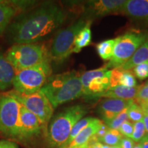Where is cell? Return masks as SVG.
Segmentation results:
<instances>
[{
    "mask_svg": "<svg viewBox=\"0 0 148 148\" xmlns=\"http://www.w3.org/2000/svg\"><path fill=\"white\" fill-rule=\"evenodd\" d=\"M66 16L56 3H42L14 18L7 29L9 39L14 44L38 43L58 29Z\"/></svg>",
    "mask_w": 148,
    "mask_h": 148,
    "instance_id": "obj_1",
    "label": "cell"
},
{
    "mask_svg": "<svg viewBox=\"0 0 148 148\" xmlns=\"http://www.w3.org/2000/svg\"><path fill=\"white\" fill-rule=\"evenodd\" d=\"M40 91L56 108L83 95L81 75L75 71L51 75Z\"/></svg>",
    "mask_w": 148,
    "mask_h": 148,
    "instance_id": "obj_2",
    "label": "cell"
},
{
    "mask_svg": "<svg viewBox=\"0 0 148 148\" xmlns=\"http://www.w3.org/2000/svg\"><path fill=\"white\" fill-rule=\"evenodd\" d=\"M86 107L76 104L64 109L49 122L46 139L51 148H66L74 125L87 113Z\"/></svg>",
    "mask_w": 148,
    "mask_h": 148,
    "instance_id": "obj_3",
    "label": "cell"
},
{
    "mask_svg": "<svg viewBox=\"0 0 148 148\" xmlns=\"http://www.w3.org/2000/svg\"><path fill=\"white\" fill-rule=\"evenodd\" d=\"M4 56L15 71L51 60L49 50L45 45L40 42L14 44L6 51Z\"/></svg>",
    "mask_w": 148,
    "mask_h": 148,
    "instance_id": "obj_4",
    "label": "cell"
},
{
    "mask_svg": "<svg viewBox=\"0 0 148 148\" xmlns=\"http://www.w3.org/2000/svg\"><path fill=\"white\" fill-rule=\"evenodd\" d=\"M51 60L16 71L12 82L14 91L21 95H31L41 90L51 76Z\"/></svg>",
    "mask_w": 148,
    "mask_h": 148,
    "instance_id": "obj_5",
    "label": "cell"
},
{
    "mask_svg": "<svg viewBox=\"0 0 148 148\" xmlns=\"http://www.w3.org/2000/svg\"><path fill=\"white\" fill-rule=\"evenodd\" d=\"M21 103L12 91L0 93V132L18 138Z\"/></svg>",
    "mask_w": 148,
    "mask_h": 148,
    "instance_id": "obj_6",
    "label": "cell"
},
{
    "mask_svg": "<svg viewBox=\"0 0 148 148\" xmlns=\"http://www.w3.org/2000/svg\"><path fill=\"white\" fill-rule=\"evenodd\" d=\"M88 19L79 18L66 28L60 29L53 37L49 49L51 60L62 63L73 53L77 34L87 23Z\"/></svg>",
    "mask_w": 148,
    "mask_h": 148,
    "instance_id": "obj_7",
    "label": "cell"
},
{
    "mask_svg": "<svg viewBox=\"0 0 148 148\" xmlns=\"http://www.w3.org/2000/svg\"><path fill=\"white\" fill-rule=\"evenodd\" d=\"M147 39V34L138 32H127L116 38L112 58L106 64L108 69L123 65Z\"/></svg>",
    "mask_w": 148,
    "mask_h": 148,
    "instance_id": "obj_8",
    "label": "cell"
},
{
    "mask_svg": "<svg viewBox=\"0 0 148 148\" xmlns=\"http://www.w3.org/2000/svg\"><path fill=\"white\" fill-rule=\"evenodd\" d=\"M110 74L111 70L106 65L83 73L81 75L83 95L91 99L100 97L110 88Z\"/></svg>",
    "mask_w": 148,
    "mask_h": 148,
    "instance_id": "obj_9",
    "label": "cell"
},
{
    "mask_svg": "<svg viewBox=\"0 0 148 148\" xmlns=\"http://www.w3.org/2000/svg\"><path fill=\"white\" fill-rule=\"evenodd\" d=\"M12 92L22 106L36 115L45 126L49 123L53 116L54 108L40 90L27 95L18 94L14 90Z\"/></svg>",
    "mask_w": 148,
    "mask_h": 148,
    "instance_id": "obj_10",
    "label": "cell"
},
{
    "mask_svg": "<svg viewBox=\"0 0 148 148\" xmlns=\"http://www.w3.org/2000/svg\"><path fill=\"white\" fill-rule=\"evenodd\" d=\"M125 0H93L88 1L84 5V12L88 20L108 14L122 12Z\"/></svg>",
    "mask_w": 148,
    "mask_h": 148,
    "instance_id": "obj_11",
    "label": "cell"
},
{
    "mask_svg": "<svg viewBox=\"0 0 148 148\" xmlns=\"http://www.w3.org/2000/svg\"><path fill=\"white\" fill-rule=\"evenodd\" d=\"M45 125L36 115L23 106L20 113V134L18 139L27 140L38 135Z\"/></svg>",
    "mask_w": 148,
    "mask_h": 148,
    "instance_id": "obj_12",
    "label": "cell"
},
{
    "mask_svg": "<svg viewBox=\"0 0 148 148\" xmlns=\"http://www.w3.org/2000/svg\"><path fill=\"white\" fill-rule=\"evenodd\" d=\"M134 101V99L108 98L101 101L98 107V111L105 122H106L114 119Z\"/></svg>",
    "mask_w": 148,
    "mask_h": 148,
    "instance_id": "obj_13",
    "label": "cell"
},
{
    "mask_svg": "<svg viewBox=\"0 0 148 148\" xmlns=\"http://www.w3.org/2000/svg\"><path fill=\"white\" fill-rule=\"evenodd\" d=\"M122 12L135 21L148 23V0L126 1Z\"/></svg>",
    "mask_w": 148,
    "mask_h": 148,
    "instance_id": "obj_14",
    "label": "cell"
},
{
    "mask_svg": "<svg viewBox=\"0 0 148 148\" xmlns=\"http://www.w3.org/2000/svg\"><path fill=\"white\" fill-rule=\"evenodd\" d=\"M23 1L19 3L6 2L0 1V35L2 34L8 27L13 18L16 16L17 11L21 9Z\"/></svg>",
    "mask_w": 148,
    "mask_h": 148,
    "instance_id": "obj_15",
    "label": "cell"
},
{
    "mask_svg": "<svg viewBox=\"0 0 148 148\" xmlns=\"http://www.w3.org/2000/svg\"><path fill=\"white\" fill-rule=\"evenodd\" d=\"M16 71L13 66L0 50V93L5 92L12 86Z\"/></svg>",
    "mask_w": 148,
    "mask_h": 148,
    "instance_id": "obj_16",
    "label": "cell"
},
{
    "mask_svg": "<svg viewBox=\"0 0 148 148\" xmlns=\"http://www.w3.org/2000/svg\"><path fill=\"white\" fill-rule=\"evenodd\" d=\"M102 123V121L95 118L89 125L79 133L66 148H77L87 143L88 140L96 134Z\"/></svg>",
    "mask_w": 148,
    "mask_h": 148,
    "instance_id": "obj_17",
    "label": "cell"
},
{
    "mask_svg": "<svg viewBox=\"0 0 148 148\" xmlns=\"http://www.w3.org/2000/svg\"><path fill=\"white\" fill-rule=\"evenodd\" d=\"M140 86L135 87H125L123 86H116L115 87L108 88L106 91L101 95L100 97L113 99H134L137 95Z\"/></svg>",
    "mask_w": 148,
    "mask_h": 148,
    "instance_id": "obj_18",
    "label": "cell"
},
{
    "mask_svg": "<svg viewBox=\"0 0 148 148\" xmlns=\"http://www.w3.org/2000/svg\"><path fill=\"white\" fill-rule=\"evenodd\" d=\"M148 62V39L138 47L135 53L123 65L119 68L124 71H130L138 64Z\"/></svg>",
    "mask_w": 148,
    "mask_h": 148,
    "instance_id": "obj_19",
    "label": "cell"
},
{
    "mask_svg": "<svg viewBox=\"0 0 148 148\" xmlns=\"http://www.w3.org/2000/svg\"><path fill=\"white\" fill-rule=\"evenodd\" d=\"M92 20H88L84 27L79 31L74 41L73 53H79L83 48L87 47L91 42V30L90 25Z\"/></svg>",
    "mask_w": 148,
    "mask_h": 148,
    "instance_id": "obj_20",
    "label": "cell"
},
{
    "mask_svg": "<svg viewBox=\"0 0 148 148\" xmlns=\"http://www.w3.org/2000/svg\"><path fill=\"white\" fill-rule=\"evenodd\" d=\"M114 44H115V38L103 40L97 44L96 49L98 55L102 60H108L112 58Z\"/></svg>",
    "mask_w": 148,
    "mask_h": 148,
    "instance_id": "obj_21",
    "label": "cell"
},
{
    "mask_svg": "<svg viewBox=\"0 0 148 148\" xmlns=\"http://www.w3.org/2000/svg\"><path fill=\"white\" fill-rule=\"evenodd\" d=\"M123 138V135L121 134L119 130L109 128L105 136L99 140V142L101 141L106 145L113 147L119 145Z\"/></svg>",
    "mask_w": 148,
    "mask_h": 148,
    "instance_id": "obj_22",
    "label": "cell"
},
{
    "mask_svg": "<svg viewBox=\"0 0 148 148\" xmlns=\"http://www.w3.org/2000/svg\"><path fill=\"white\" fill-rule=\"evenodd\" d=\"M94 119H95V118L91 117V116H87V117L81 119L79 121H78L76 123H75V125H74L73 129H72L71 134H70L69 140H68L67 146L69 145V143H71L74 138L76 137L79 133L83 129H84L87 125L90 124V122H91ZM67 146H66V147H67Z\"/></svg>",
    "mask_w": 148,
    "mask_h": 148,
    "instance_id": "obj_23",
    "label": "cell"
},
{
    "mask_svg": "<svg viewBox=\"0 0 148 148\" xmlns=\"http://www.w3.org/2000/svg\"><path fill=\"white\" fill-rule=\"evenodd\" d=\"M144 111L143 110L141 107L137 103L134 101L132 104H130L127 108V115H128V119L131 121L136 122L143 121L144 116Z\"/></svg>",
    "mask_w": 148,
    "mask_h": 148,
    "instance_id": "obj_24",
    "label": "cell"
},
{
    "mask_svg": "<svg viewBox=\"0 0 148 148\" xmlns=\"http://www.w3.org/2000/svg\"><path fill=\"white\" fill-rule=\"evenodd\" d=\"M128 108V107H127ZM127 108L123 110L121 113H119L117 116H115L114 119L110 121H106V125L110 129L118 130H119V127L121 125L124 123L125 121H127L128 119V115H127Z\"/></svg>",
    "mask_w": 148,
    "mask_h": 148,
    "instance_id": "obj_25",
    "label": "cell"
},
{
    "mask_svg": "<svg viewBox=\"0 0 148 148\" xmlns=\"http://www.w3.org/2000/svg\"><path fill=\"white\" fill-rule=\"evenodd\" d=\"M119 85L129 88L136 86V78H135L134 74L132 73V71L123 70L119 79Z\"/></svg>",
    "mask_w": 148,
    "mask_h": 148,
    "instance_id": "obj_26",
    "label": "cell"
},
{
    "mask_svg": "<svg viewBox=\"0 0 148 148\" xmlns=\"http://www.w3.org/2000/svg\"><path fill=\"white\" fill-rule=\"evenodd\" d=\"M146 130L143 121L136 122L134 124V130L132 136V139L134 142H140L145 136Z\"/></svg>",
    "mask_w": 148,
    "mask_h": 148,
    "instance_id": "obj_27",
    "label": "cell"
},
{
    "mask_svg": "<svg viewBox=\"0 0 148 148\" xmlns=\"http://www.w3.org/2000/svg\"><path fill=\"white\" fill-rule=\"evenodd\" d=\"M133 69L135 75L140 80H143L148 77V62L138 64Z\"/></svg>",
    "mask_w": 148,
    "mask_h": 148,
    "instance_id": "obj_28",
    "label": "cell"
},
{
    "mask_svg": "<svg viewBox=\"0 0 148 148\" xmlns=\"http://www.w3.org/2000/svg\"><path fill=\"white\" fill-rule=\"evenodd\" d=\"M123 70L120 68H114L111 70L110 78V88L115 87L116 86H119V82L121 75L123 73Z\"/></svg>",
    "mask_w": 148,
    "mask_h": 148,
    "instance_id": "obj_29",
    "label": "cell"
},
{
    "mask_svg": "<svg viewBox=\"0 0 148 148\" xmlns=\"http://www.w3.org/2000/svg\"><path fill=\"white\" fill-rule=\"evenodd\" d=\"M135 99L138 103L148 102V81L139 88Z\"/></svg>",
    "mask_w": 148,
    "mask_h": 148,
    "instance_id": "obj_30",
    "label": "cell"
},
{
    "mask_svg": "<svg viewBox=\"0 0 148 148\" xmlns=\"http://www.w3.org/2000/svg\"><path fill=\"white\" fill-rule=\"evenodd\" d=\"M119 130L123 136L127 138H132L134 130V124L127 120L120 126Z\"/></svg>",
    "mask_w": 148,
    "mask_h": 148,
    "instance_id": "obj_31",
    "label": "cell"
},
{
    "mask_svg": "<svg viewBox=\"0 0 148 148\" xmlns=\"http://www.w3.org/2000/svg\"><path fill=\"white\" fill-rule=\"evenodd\" d=\"M134 145V142L130 138H123L120 142L119 146L121 148H133Z\"/></svg>",
    "mask_w": 148,
    "mask_h": 148,
    "instance_id": "obj_32",
    "label": "cell"
},
{
    "mask_svg": "<svg viewBox=\"0 0 148 148\" xmlns=\"http://www.w3.org/2000/svg\"><path fill=\"white\" fill-rule=\"evenodd\" d=\"M108 130H109V127L107 126L106 124H104L103 122V123L101 124V127H99V129L98 130L97 132L95 134L96 136L98 138V139H99V141L101 138H103V136H105V134H106L107 132H108Z\"/></svg>",
    "mask_w": 148,
    "mask_h": 148,
    "instance_id": "obj_33",
    "label": "cell"
},
{
    "mask_svg": "<svg viewBox=\"0 0 148 148\" xmlns=\"http://www.w3.org/2000/svg\"><path fill=\"white\" fill-rule=\"evenodd\" d=\"M0 148H18V145L10 140H0Z\"/></svg>",
    "mask_w": 148,
    "mask_h": 148,
    "instance_id": "obj_34",
    "label": "cell"
},
{
    "mask_svg": "<svg viewBox=\"0 0 148 148\" xmlns=\"http://www.w3.org/2000/svg\"><path fill=\"white\" fill-rule=\"evenodd\" d=\"M140 143L142 146V148H148V134L144 136L143 139L140 140Z\"/></svg>",
    "mask_w": 148,
    "mask_h": 148,
    "instance_id": "obj_35",
    "label": "cell"
},
{
    "mask_svg": "<svg viewBox=\"0 0 148 148\" xmlns=\"http://www.w3.org/2000/svg\"><path fill=\"white\" fill-rule=\"evenodd\" d=\"M87 144L89 145L90 148H102L103 147V144L99 141H97V142H94V143H88Z\"/></svg>",
    "mask_w": 148,
    "mask_h": 148,
    "instance_id": "obj_36",
    "label": "cell"
},
{
    "mask_svg": "<svg viewBox=\"0 0 148 148\" xmlns=\"http://www.w3.org/2000/svg\"><path fill=\"white\" fill-rule=\"evenodd\" d=\"M143 122L144 123V125H145L146 132H147V134H148V114H145V113L144 114Z\"/></svg>",
    "mask_w": 148,
    "mask_h": 148,
    "instance_id": "obj_37",
    "label": "cell"
},
{
    "mask_svg": "<svg viewBox=\"0 0 148 148\" xmlns=\"http://www.w3.org/2000/svg\"><path fill=\"white\" fill-rule=\"evenodd\" d=\"M140 107H141L143 110L145 114H148V103H139Z\"/></svg>",
    "mask_w": 148,
    "mask_h": 148,
    "instance_id": "obj_38",
    "label": "cell"
},
{
    "mask_svg": "<svg viewBox=\"0 0 148 148\" xmlns=\"http://www.w3.org/2000/svg\"><path fill=\"white\" fill-rule=\"evenodd\" d=\"M133 148H142V146L140 145V143H134V145Z\"/></svg>",
    "mask_w": 148,
    "mask_h": 148,
    "instance_id": "obj_39",
    "label": "cell"
},
{
    "mask_svg": "<svg viewBox=\"0 0 148 148\" xmlns=\"http://www.w3.org/2000/svg\"><path fill=\"white\" fill-rule=\"evenodd\" d=\"M77 148H90V147H89V145L86 143V144H85V145L81 146V147H77Z\"/></svg>",
    "mask_w": 148,
    "mask_h": 148,
    "instance_id": "obj_40",
    "label": "cell"
},
{
    "mask_svg": "<svg viewBox=\"0 0 148 148\" xmlns=\"http://www.w3.org/2000/svg\"><path fill=\"white\" fill-rule=\"evenodd\" d=\"M102 148H110V146H108V145H103V147H102Z\"/></svg>",
    "mask_w": 148,
    "mask_h": 148,
    "instance_id": "obj_41",
    "label": "cell"
},
{
    "mask_svg": "<svg viewBox=\"0 0 148 148\" xmlns=\"http://www.w3.org/2000/svg\"><path fill=\"white\" fill-rule=\"evenodd\" d=\"M110 148H121L119 145L117 146H113V147H110Z\"/></svg>",
    "mask_w": 148,
    "mask_h": 148,
    "instance_id": "obj_42",
    "label": "cell"
},
{
    "mask_svg": "<svg viewBox=\"0 0 148 148\" xmlns=\"http://www.w3.org/2000/svg\"><path fill=\"white\" fill-rule=\"evenodd\" d=\"M146 103H148V102H146Z\"/></svg>",
    "mask_w": 148,
    "mask_h": 148,
    "instance_id": "obj_43",
    "label": "cell"
}]
</instances>
